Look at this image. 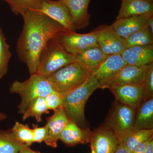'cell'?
<instances>
[{
  "mask_svg": "<svg viewBox=\"0 0 153 153\" xmlns=\"http://www.w3.org/2000/svg\"><path fill=\"white\" fill-rule=\"evenodd\" d=\"M24 26L17 45L20 60L26 63L30 75L36 74L39 57L47 42L61 31L63 26L44 14L28 10L22 16Z\"/></svg>",
  "mask_w": 153,
  "mask_h": 153,
  "instance_id": "cell-1",
  "label": "cell"
},
{
  "mask_svg": "<svg viewBox=\"0 0 153 153\" xmlns=\"http://www.w3.org/2000/svg\"><path fill=\"white\" fill-rule=\"evenodd\" d=\"M97 88H99V83L91 75L82 85L61 95L62 107L69 119L78 126L85 121L84 109L88 99Z\"/></svg>",
  "mask_w": 153,
  "mask_h": 153,
  "instance_id": "cell-2",
  "label": "cell"
},
{
  "mask_svg": "<svg viewBox=\"0 0 153 153\" xmlns=\"http://www.w3.org/2000/svg\"><path fill=\"white\" fill-rule=\"evenodd\" d=\"M10 92L21 97L18 112L23 114L31 103L39 97L45 98L48 94L56 92L47 78L36 73L23 82L15 80L11 84Z\"/></svg>",
  "mask_w": 153,
  "mask_h": 153,
  "instance_id": "cell-3",
  "label": "cell"
},
{
  "mask_svg": "<svg viewBox=\"0 0 153 153\" xmlns=\"http://www.w3.org/2000/svg\"><path fill=\"white\" fill-rule=\"evenodd\" d=\"M90 75L78 62L74 61L45 76L54 90L62 95L82 85Z\"/></svg>",
  "mask_w": 153,
  "mask_h": 153,
  "instance_id": "cell-4",
  "label": "cell"
},
{
  "mask_svg": "<svg viewBox=\"0 0 153 153\" xmlns=\"http://www.w3.org/2000/svg\"><path fill=\"white\" fill-rule=\"evenodd\" d=\"M74 61L73 55L66 52L53 38L41 51L36 73L48 76Z\"/></svg>",
  "mask_w": 153,
  "mask_h": 153,
  "instance_id": "cell-5",
  "label": "cell"
},
{
  "mask_svg": "<svg viewBox=\"0 0 153 153\" xmlns=\"http://www.w3.org/2000/svg\"><path fill=\"white\" fill-rule=\"evenodd\" d=\"M54 38L66 52L73 56L98 47L93 30L91 33L79 34L65 30L57 33Z\"/></svg>",
  "mask_w": 153,
  "mask_h": 153,
  "instance_id": "cell-6",
  "label": "cell"
},
{
  "mask_svg": "<svg viewBox=\"0 0 153 153\" xmlns=\"http://www.w3.org/2000/svg\"><path fill=\"white\" fill-rule=\"evenodd\" d=\"M135 117V109L120 102L117 103L105 127L114 133L120 143L133 129Z\"/></svg>",
  "mask_w": 153,
  "mask_h": 153,
  "instance_id": "cell-7",
  "label": "cell"
},
{
  "mask_svg": "<svg viewBox=\"0 0 153 153\" xmlns=\"http://www.w3.org/2000/svg\"><path fill=\"white\" fill-rule=\"evenodd\" d=\"M93 31L99 48L107 56L120 55L126 49L125 40L118 35L111 25H101Z\"/></svg>",
  "mask_w": 153,
  "mask_h": 153,
  "instance_id": "cell-8",
  "label": "cell"
},
{
  "mask_svg": "<svg viewBox=\"0 0 153 153\" xmlns=\"http://www.w3.org/2000/svg\"><path fill=\"white\" fill-rule=\"evenodd\" d=\"M33 11L46 15L63 26L65 30L76 32V29L72 22L70 11L60 0H46Z\"/></svg>",
  "mask_w": 153,
  "mask_h": 153,
  "instance_id": "cell-9",
  "label": "cell"
},
{
  "mask_svg": "<svg viewBox=\"0 0 153 153\" xmlns=\"http://www.w3.org/2000/svg\"><path fill=\"white\" fill-rule=\"evenodd\" d=\"M127 65L120 55L108 56L92 74L99 83V88H108L115 77Z\"/></svg>",
  "mask_w": 153,
  "mask_h": 153,
  "instance_id": "cell-10",
  "label": "cell"
},
{
  "mask_svg": "<svg viewBox=\"0 0 153 153\" xmlns=\"http://www.w3.org/2000/svg\"><path fill=\"white\" fill-rule=\"evenodd\" d=\"M120 103L136 109L143 100L144 84H117L108 88Z\"/></svg>",
  "mask_w": 153,
  "mask_h": 153,
  "instance_id": "cell-11",
  "label": "cell"
},
{
  "mask_svg": "<svg viewBox=\"0 0 153 153\" xmlns=\"http://www.w3.org/2000/svg\"><path fill=\"white\" fill-rule=\"evenodd\" d=\"M69 119L62 107L54 111L53 114L47 120L45 126L47 135L44 142L51 147L56 148L61 133L69 121Z\"/></svg>",
  "mask_w": 153,
  "mask_h": 153,
  "instance_id": "cell-12",
  "label": "cell"
},
{
  "mask_svg": "<svg viewBox=\"0 0 153 153\" xmlns=\"http://www.w3.org/2000/svg\"><path fill=\"white\" fill-rule=\"evenodd\" d=\"M89 143L95 153H114L119 141L114 133L105 127L92 133Z\"/></svg>",
  "mask_w": 153,
  "mask_h": 153,
  "instance_id": "cell-13",
  "label": "cell"
},
{
  "mask_svg": "<svg viewBox=\"0 0 153 153\" xmlns=\"http://www.w3.org/2000/svg\"><path fill=\"white\" fill-rule=\"evenodd\" d=\"M152 16L153 14L117 19L111 26L118 35L125 39L148 26L149 20Z\"/></svg>",
  "mask_w": 153,
  "mask_h": 153,
  "instance_id": "cell-14",
  "label": "cell"
},
{
  "mask_svg": "<svg viewBox=\"0 0 153 153\" xmlns=\"http://www.w3.org/2000/svg\"><path fill=\"white\" fill-rule=\"evenodd\" d=\"M153 63L142 66L126 65L113 80L109 88L117 84H143Z\"/></svg>",
  "mask_w": 153,
  "mask_h": 153,
  "instance_id": "cell-15",
  "label": "cell"
},
{
  "mask_svg": "<svg viewBox=\"0 0 153 153\" xmlns=\"http://www.w3.org/2000/svg\"><path fill=\"white\" fill-rule=\"evenodd\" d=\"M120 55L127 65H149L153 63V44L126 48Z\"/></svg>",
  "mask_w": 153,
  "mask_h": 153,
  "instance_id": "cell-16",
  "label": "cell"
},
{
  "mask_svg": "<svg viewBox=\"0 0 153 153\" xmlns=\"http://www.w3.org/2000/svg\"><path fill=\"white\" fill-rule=\"evenodd\" d=\"M70 11L72 22L76 30L87 27L90 16L88 12L91 0H60Z\"/></svg>",
  "mask_w": 153,
  "mask_h": 153,
  "instance_id": "cell-17",
  "label": "cell"
},
{
  "mask_svg": "<svg viewBox=\"0 0 153 153\" xmlns=\"http://www.w3.org/2000/svg\"><path fill=\"white\" fill-rule=\"evenodd\" d=\"M92 133L89 130L82 129L73 120L69 119L60 137L61 141L68 146L90 143Z\"/></svg>",
  "mask_w": 153,
  "mask_h": 153,
  "instance_id": "cell-18",
  "label": "cell"
},
{
  "mask_svg": "<svg viewBox=\"0 0 153 153\" xmlns=\"http://www.w3.org/2000/svg\"><path fill=\"white\" fill-rule=\"evenodd\" d=\"M122 1L117 19L153 14V3L144 0H126Z\"/></svg>",
  "mask_w": 153,
  "mask_h": 153,
  "instance_id": "cell-19",
  "label": "cell"
},
{
  "mask_svg": "<svg viewBox=\"0 0 153 153\" xmlns=\"http://www.w3.org/2000/svg\"><path fill=\"white\" fill-rule=\"evenodd\" d=\"M73 57L75 61L91 74L108 56L102 52L98 47H97L88 49Z\"/></svg>",
  "mask_w": 153,
  "mask_h": 153,
  "instance_id": "cell-20",
  "label": "cell"
},
{
  "mask_svg": "<svg viewBox=\"0 0 153 153\" xmlns=\"http://www.w3.org/2000/svg\"><path fill=\"white\" fill-rule=\"evenodd\" d=\"M134 129H152L153 127V98L145 100L138 107Z\"/></svg>",
  "mask_w": 153,
  "mask_h": 153,
  "instance_id": "cell-21",
  "label": "cell"
},
{
  "mask_svg": "<svg viewBox=\"0 0 153 153\" xmlns=\"http://www.w3.org/2000/svg\"><path fill=\"white\" fill-rule=\"evenodd\" d=\"M153 129H133L119 143L124 145L131 152L140 144L146 141L153 137Z\"/></svg>",
  "mask_w": 153,
  "mask_h": 153,
  "instance_id": "cell-22",
  "label": "cell"
},
{
  "mask_svg": "<svg viewBox=\"0 0 153 153\" xmlns=\"http://www.w3.org/2000/svg\"><path fill=\"white\" fill-rule=\"evenodd\" d=\"M26 147L15 140L11 129H0V153H19Z\"/></svg>",
  "mask_w": 153,
  "mask_h": 153,
  "instance_id": "cell-23",
  "label": "cell"
},
{
  "mask_svg": "<svg viewBox=\"0 0 153 153\" xmlns=\"http://www.w3.org/2000/svg\"><path fill=\"white\" fill-rule=\"evenodd\" d=\"M125 40L126 48L136 46H144L153 44V34L149 27L133 33Z\"/></svg>",
  "mask_w": 153,
  "mask_h": 153,
  "instance_id": "cell-24",
  "label": "cell"
},
{
  "mask_svg": "<svg viewBox=\"0 0 153 153\" xmlns=\"http://www.w3.org/2000/svg\"><path fill=\"white\" fill-rule=\"evenodd\" d=\"M49 113L44 98L39 97L34 100L22 114V120L24 121L29 118L33 117L35 118L37 122L40 123L42 122L43 114Z\"/></svg>",
  "mask_w": 153,
  "mask_h": 153,
  "instance_id": "cell-25",
  "label": "cell"
},
{
  "mask_svg": "<svg viewBox=\"0 0 153 153\" xmlns=\"http://www.w3.org/2000/svg\"><path fill=\"white\" fill-rule=\"evenodd\" d=\"M10 129L14 138L18 142L28 147H30L33 143V129L30 128L27 124L16 122Z\"/></svg>",
  "mask_w": 153,
  "mask_h": 153,
  "instance_id": "cell-26",
  "label": "cell"
},
{
  "mask_svg": "<svg viewBox=\"0 0 153 153\" xmlns=\"http://www.w3.org/2000/svg\"><path fill=\"white\" fill-rule=\"evenodd\" d=\"M7 3L12 11L17 15L23 16L28 10L38 7L46 0H3Z\"/></svg>",
  "mask_w": 153,
  "mask_h": 153,
  "instance_id": "cell-27",
  "label": "cell"
},
{
  "mask_svg": "<svg viewBox=\"0 0 153 153\" xmlns=\"http://www.w3.org/2000/svg\"><path fill=\"white\" fill-rule=\"evenodd\" d=\"M12 57L10 47L0 27V79L7 74L9 63Z\"/></svg>",
  "mask_w": 153,
  "mask_h": 153,
  "instance_id": "cell-28",
  "label": "cell"
},
{
  "mask_svg": "<svg viewBox=\"0 0 153 153\" xmlns=\"http://www.w3.org/2000/svg\"><path fill=\"white\" fill-rule=\"evenodd\" d=\"M153 63L151 65L144 83L143 100H147L153 98Z\"/></svg>",
  "mask_w": 153,
  "mask_h": 153,
  "instance_id": "cell-29",
  "label": "cell"
},
{
  "mask_svg": "<svg viewBox=\"0 0 153 153\" xmlns=\"http://www.w3.org/2000/svg\"><path fill=\"white\" fill-rule=\"evenodd\" d=\"M44 99L49 110H52L54 111L62 107V97L57 92H54L48 94Z\"/></svg>",
  "mask_w": 153,
  "mask_h": 153,
  "instance_id": "cell-30",
  "label": "cell"
},
{
  "mask_svg": "<svg viewBox=\"0 0 153 153\" xmlns=\"http://www.w3.org/2000/svg\"><path fill=\"white\" fill-rule=\"evenodd\" d=\"M33 143H41L44 142L47 135V130L45 126L39 127L33 125Z\"/></svg>",
  "mask_w": 153,
  "mask_h": 153,
  "instance_id": "cell-31",
  "label": "cell"
},
{
  "mask_svg": "<svg viewBox=\"0 0 153 153\" xmlns=\"http://www.w3.org/2000/svg\"><path fill=\"white\" fill-rule=\"evenodd\" d=\"M151 138L148 140L140 144L137 146L135 148V149H134L133 152L132 153H145L148 143H149Z\"/></svg>",
  "mask_w": 153,
  "mask_h": 153,
  "instance_id": "cell-32",
  "label": "cell"
},
{
  "mask_svg": "<svg viewBox=\"0 0 153 153\" xmlns=\"http://www.w3.org/2000/svg\"><path fill=\"white\" fill-rule=\"evenodd\" d=\"M114 153H132L126 148L124 145L119 143L116 150Z\"/></svg>",
  "mask_w": 153,
  "mask_h": 153,
  "instance_id": "cell-33",
  "label": "cell"
},
{
  "mask_svg": "<svg viewBox=\"0 0 153 153\" xmlns=\"http://www.w3.org/2000/svg\"><path fill=\"white\" fill-rule=\"evenodd\" d=\"M145 153H153V137L151 138L148 143Z\"/></svg>",
  "mask_w": 153,
  "mask_h": 153,
  "instance_id": "cell-34",
  "label": "cell"
},
{
  "mask_svg": "<svg viewBox=\"0 0 153 153\" xmlns=\"http://www.w3.org/2000/svg\"><path fill=\"white\" fill-rule=\"evenodd\" d=\"M19 153H41L38 151L31 149L30 147H26L21 150Z\"/></svg>",
  "mask_w": 153,
  "mask_h": 153,
  "instance_id": "cell-35",
  "label": "cell"
},
{
  "mask_svg": "<svg viewBox=\"0 0 153 153\" xmlns=\"http://www.w3.org/2000/svg\"><path fill=\"white\" fill-rule=\"evenodd\" d=\"M148 27L149 28L151 33L153 34V16L151 17L149 20Z\"/></svg>",
  "mask_w": 153,
  "mask_h": 153,
  "instance_id": "cell-36",
  "label": "cell"
},
{
  "mask_svg": "<svg viewBox=\"0 0 153 153\" xmlns=\"http://www.w3.org/2000/svg\"><path fill=\"white\" fill-rule=\"evenodd\" d=\"M7 118V115L0 111V121L5 120Z\"/></svg>",
  "mask_w": 153,
  "mask_h": 153,
  "instance_id": "cell-37",
  "label": "cell"
},
{
  "mask_svg": "<svg viewBox=\"0 0 153 153\" xmlns=\"http://www.w3.org/2000/svg\"><path fill=\"white\" fill-rule=\"evenodd\" d=\"M144 1H146L148 2L151 3H153V0H144Z\"/></svg>",
  "mask_w": 153,
  "mask_h": 153,
  "instance_id": "cell-38",
  "label": "cell"
},
{
  "mask_svg": "<svg viewBox=\"0 0 153 153\" xmlns=\"http://www.w3.org/2000/svg\"><path fill=\"white\" fill-rule=\"evenodd\" d=\"M91 153H95V152L93 148L91 147Z\"/></svg>",
  "mask_w": 153,
  "mask_h": 153,
  "instance_id": "cell-39",
  "label": "cell"
},
{
  "mask_svg": "<svg viewBox=\"0 0 153 153\" xmlns=\"http://www.w3.org/2000/svg\"><path fill=\"white\" fill-rule=\"evenodd\" d=\"M122 1H126V0H121Z\"/></svg>",
  "mask_w": 153,
  "mask_h": 153,
  "instance_id": "cell-40",
  "label": "cell"
}]
</instances>
